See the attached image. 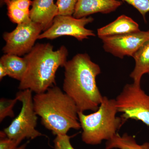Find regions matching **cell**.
<instances>
[{"label":"cell","mask_w":149,"mask_h":149,"mask_svg":"<svg viewBox=\"0 0 149 149\" xmlns=\"http://www.w3.org/2000/svg\"><path fill=\"white\" fill-rule=\"evenodd\" d=\"M64 67V93L74 102L78 112L95 111L103 97L96 82L100 67L88 54H78L67 61Z\"/></svg>","instance_id":"1"},{"label":"cell","mask_w":149,"mask_h":149,"mask_svg":"<svg viewBox=\"0 0 149 149\" xmlns=\"http://www.w3.org/2000/svg\"><path fill=\"white\" fill-rule=\"evenodd\" d=\"M53 48L49 43H38L25 55L27 68L19 85V90L28 89L40 94L55 86L56 72L59 67L64 66L68 53L64 46L56 51Z\"/></svg>","instance_id":"2"},{"label":"cell","mask_w":149,"mask_h":149,"mask_svg":"<svg viewBox=\"0 0 149 149\" xmlns=\"http://www.w3.org/2000/svg\"><path fill=\"white\" fill-rule=\"evenodd\" d=\"M33 103L41 123L54 135H66L70 129L81 128L76 104L57 86L36 94L33 97Z\"/></svg>","instance_id":"3"},{"label":"cell","mask_w":149,"mask_h":149,"mask_svg":"<svg viewBox=\"0 0 149 149\" xmlns=\"http://www.w3.org/2000/svg\"><path fill=\"white\" fill-rule=\"evenodd\" d=\"M118 111L115 99L103 96L99 108L88 115L78 112L82 141L85 143L97 145L102 141L110 140L126 120L116 116Z\"/></svg>","instance_id":"4"},{"label":"cell","mask_w":149,"mask_h":149,"mask_svg":"<svg viewBox=\"0 0 149 149\" xmlns=\"http://www.w3.org/2000/svg\"><path fill=\"white\" fill-rule=\"evenodd\" d=\"M32 92L30 90L20 91L16 97L22 107L19 114L3 132L9 139L21 141L24 139H34L42 136L36 130L37 115L34 110Z\"/></svg>","instance_id":"5"},{"label":"cell","mask_w":149,"mask_h":149,"mask_svg":"<svg viewBox=\"0 0 149 149\" xmlns=\"http://www.w3.org/2000/svg\"><path fill=\"white\" fill-rule=\"evenodd\" d=\"M118 112L125 120H140L149 127V95L133 83L124 86L115 99Z\"/></svg>","instance_id":"6"},{"label":"cell","mask_w":149,"mask_h":149,"mask_svg":"<svg viewBox=\"0 0 149 149\" xmlns=\"http://www.w3.org/2000/svg\"><path fill=\"white\" fill-rule=\"evenodd\" d=\"M43 31L40 24L32 20L17 24L12 32H5L3 38L6 44L2 50L5 54L19 56L29 53Z\"/></svg>","instance_id":"7"},{"label":"cell","mask_w":149,"mask_h":149,"mask_svg":"<svg viewBox=\"0 0 149 149\" xmlns=\"http://www.w3.org/2000/svg\"><path fill=\"white\" fill-rule=\"evenodd\" d=\"M94 19L91 16L76 18L73 16L58 15L55 17L50 27L41 33L38 40L47 39L53 40L64 36L73 37L79 41L89 39V37H95L93 30L85 28L87 24Z\"/></svg>","instance_id":"8"},{"label":"cell","mask_w":149,"mask_h":149,"mask_svg":"<svg viewBox=\"0 0 149 149\" xmlns=\"http://www.w3.org/2000/svg\"><path fill=\"white\" fill-rule=\"evenodd\" d=\"M103 48L107 52L123 58L133 56L141 46L149 40V30L140 31L124 35L104 37L101 39Z\"/></svg>","instance_id":"9"},{"label":"cell","mask_w":149,"mask_h":149,"mask_svg":"<svg viewBox=\"0 0 149 149\" xmlns=\"http://www.w3.org/2000/svg\"><path fill=\"white\" fill-rule=\"evenodd\" d=\"M122 4V2L118 0H78L72 16L81 18L99 13L108 14Z\"/></svg>","instance_id":"10"},{"label":"cell","mask_w":149,"mask_h":149,"mask_svg":"<svg viewBox=\"0 0 149 149\" xmlns=\"http://www.w3.org/2000/svg\"><path fill=\"white\" fill-rule=\"evenodd\" d=\"M30 18L40 24L44 31L51 27L54 19L58 15V8L54 0H33Z\"/></svg>","instance_id":"11"},{"label":"cell","mask_w":149,"mask_h":149,"mask_svg":"<svg viewBox=\"0 0 149 149\" xmlns=\"http://www.w3.org/2000/svg\"><path fill=\"white\" fill-rule=\"evenodd\" d=\"M140 31L139 25L132 18L121 15L110 24L97 29V35L101 39L104 37L124 35Z\"/></svg>","instance_id":"12"},{"label":"cell","mask_w":149,"mask_h":149,"mask_svg":"<svg viewBox=\"0 0 149 149\" xmlns=\"http://www.w3.org/2000/svg\"><path fill=\"white\" fill-rule=\"evenodd\" d=\"M135 66L130 76L133 83L141 85L143 74L149 75V40L146 41L133 55Z\"/></svg>","instance_id":"13"},{"label":"cell","mask_w":149,"mask_h":149,"mask_svg":"<svg viewBox=\"0 0 149 149\" xmlns=\"http://www.w3.org/2000/svg\"><path fill=\"white\" fill-rule=\"evenodd\" d=\"M0 64L4 67L8 76L19 82L27 70V63L25 58L15 55H4L0 59Z\"/></svg>","instance_id":"14"},{"label":"cell","mask_w":149,"mask_h":149,"mask_svg":"<svg viewBox=\"0 0 149 149\" xmlns=\"http://www.w3.org/2000/svg\"><path fill=\"white\" fill-rule=\"evenodd\" d=\"M149 149V143L146 142L142 145L136 142L133 136L125 133L120 136L116 133L110 140L107 141L105 149Z\"/></svg>","instance_id":"15"},{"label":"cell","mask_w":149,"mask_h":149,"mask_svg":"<svg viewBox=\"0 0 149 149\" xmlns=\"http://www.w3.org/2000/svg\"><path fill=\"white\" fill-rule=\"evenodd\" d=\"M5 3L7 6V14L10 21L17 24L31 20L30 13L19 9L10 0H5Z\"/></svg>","instance_id":"16"},{"label":"cell","mask_w":149,"mask_h":149,"mask_svg":"<svg viewBox=\"0 0 149 149\" xmlns=\"http://www.w3.org/2000/svg\"><path fill=\"white\" fill-rule=\"evenodd\" d=\"M18 99L16 97L14 99L1 98L0 100V122H2L7 117L15 116L13 108Z\"/></svg>","instance_id":"17"},{"label":"cell","mask_w":149,"mask_h":149,"mask_svg":"<svg viewBox=\"0 0 149 149\" xmlns=\"http://www.w3.org/2000/svg\"><path fill=\"white\" fill-rule=\"evenodd\" d=\"M78 0H57L58 15L72 16Z\"/></svg>","instance_id":"18"},{"label":"cell","mask_w":149,"mask_h":149,"mask_svg":"<svg viewBox=\"0 0 149 149\" xmlns=\"http://www.w3.org/2000/svg\"><path fill=\"white\" fill-rule=\"evenodd\" d=\"M133 6L142 15L145 21L146 16L149 12V0H122Z\"/></svg>","instance_id":"19"},{"label":"cell","mask_w":149,"mask_h":149,"mask_svg":"<svg viewBox=\"0 0 149 149\" xmlns=\"http://www.w3.org/2000/svg\"><path fill=\"white\" fill-rule=\"evenodd\" d=\"M71 136L68 135H58L54 141V149H75L70 142Z\"/></svg>","instance_id":"20"},{"label":"cell","mask_w":149,"mask_h":149,"mask_svg":"<svg viewBox=\"0 0 149 149\" xmlns=\"http://www.w3.org/2000/svg\"><path fill=\"white\" fill-rule=\"evenodd\" d=\"M21 141L3 137L0 140V149H17Z\"/></svg>","instance_id":"21"},{"label":"cell","mask_w":149,"mask_h":149,"mask_svg":"<svg viewBox=\"0 0 149 149\" xmlns=\"http://www.w3.org/2000/svg\"><path fill=\"white\" fill-rule=\"evenodd\" d=\"M19 9L30 13L29 7L32 6L31 0H10Z\"/></svg>","instance_id":"22"},{"label":"cell","mask_w":149,"mask_h":149,"mask_svg":"<svg viewBox=\"0 0 149 149\" xmlns=\"http://www.w3.org/2000/svg\"><path fill=\"white\" fill-rule=\"evenodd\" d=\"M7 75H8V74L6 68L2 65L0 64V80H1Z\"/></svg>","instance_id":"23"},{"label":"cell","mask_w":149,"mask_h":149,"mask_svg":"<svg viewBox=\"0 0 149 149\" xmlns=\"http://www.w3.org/2000/svg\"><path fill=\"white\" fill-rule=\"evenodd\" d=\"M27 143L23 144L21 146L19 147L17 149H26V147H27Z\"/></svg>","instance_id":"24"},{"label":"cell","mask_w":149,"mask_h":149,"mask_svg":"<svg viewBox=\"0 0 149 149\" xmlns=\"http://www.w3.org/2000/svg\"><path fill=\"white\" fill-rule=\"evenodd\" d=\"M1 1V6H2L3 3H4V1L5 0H0Z\"/></svg>","instance_id":"25"}]
</instances>
